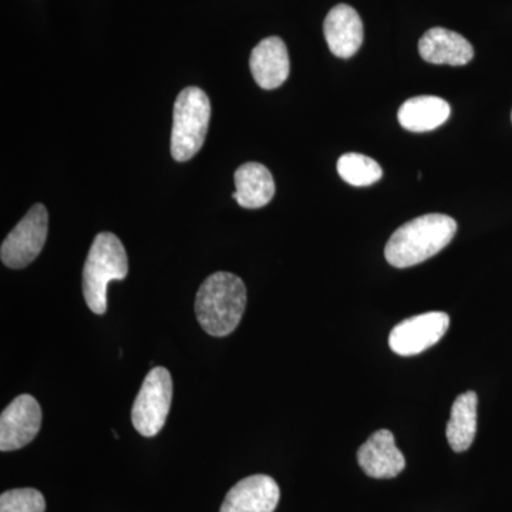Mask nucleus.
<instances>
[{"label": "nucleus", "mask_w": 512, "mask_h": 512, "mask_svg": "<svg viewBox=\"0 0 512 512\" xmlns=\"http://www.w3.org/2000/svg\"><path fill=\"white\" fill-rule=\"evenodd\" d=\"M247 308V288L239 276L215 272L208 276L195 299V313L208 335L222 338L234 332Z\"/></svg>", "instance_id": "f257e3e1"}, {"label": "nucleus", "mask_w": 512, "mask_h": 512, "mask_svg": "<svg viewBox=\"0 0 512 512\" xmlns=\"http://www.w3.org/2000/svg\"><path fill=\"white\" fill-rule=\"evenodd\" d=\"M42 427V409L29 394L16 397L0 416V450L15 451L28 446Z\"/></svg>", "instance_id": "6e6552de"}, {"label": "nucleus", "mask_w": 512, "mask_h": 512, "mask_svg": "<svg viewBox=\"0 0 512 512\" xmlns=\"http://www.w3.org/2000/svg\"><path fill=\"white\" fill-rule=\"evenodd\" d=\"M46 501L35 488H16L0 495V512H45Z\"/></svg>", "instance_id": "a211bd4d"}, {"label": "nucleus", "mask_w": 512, "mask_h": 512, "mask_svg": "<svg viewBox=\"0 0 512 512\" xmlns=\"http://www.w3.org/2000/svg\"><path fill=\"white\" fill-rule=\"evenodd\" d=\"M456 232L457 222L448 215H421L394 232L384 255L394 268H410L443 251Z\"/></svg>", "instance_id": "f03ea898"}, {"label": "nucleus", "mask_w": 512, "mask_h": 512, "mask_svg": "<svg viewBox=\"0 0 512 512\" xmlns=\"http://www.w3.org/2000/svg\"><path fill=\"white\" fill-rule=\"evenodd\" d=\"M235 187V201L248 210L265 207L275 195L274 177L259 163L241 165L235 173Z\"/></svg>", "instance_id": "4468645a"}, {"label": "nucleus", "mask_w": 512, "mask_h": 512, "mask_svg": "<svg viewBox=\"0 0 512 512\" xmlns=\"http://www.w3.org/2000/svg\"><path fill=\"white\" fill-rule=\"evenodd\" d=\"M211 120V101L198 87H187L174 104L171 154L174 160H191L204 146Z\"/></svg>", "instance_id": "20e7f679"}, {"label": "nucleus", "mask_w": 512, "mask_h": 512, "mask_svg": "<svg viewBox=\"0 0 512 512\" xmlns=\"http://www.w3.org/2000/svg\"><path fill=\"white\" fill-rule=\"evenodd\" d=\"M47 231L49 214L45 205L36 204L3 241L0 249L3 264L12 269L32 264L45 247Z\"/></svg>", "instance_id": "423d86ee"}, {"label": "nucleus", "mask_w": 512, "mask_h": 512, "mask_svg": "<svg viewBox=\"0 0 512 512\" xmlns=\"http://www.w3.org/2000/svg\"><path fill=\"white\" fill-rule=\"evenodd\" d=\"M423 60L431 64L466 66L474 57V47L460 33L444 28L427 30L419 42Z\"/></svg>", "instance_id": "ddd939ff"}, {"label": "nucleus", "mask_w": 512, "mask_h": 512, "mask_svg": "<svg viewBox=\"0 0 512 512\" xmlns=\"http://www.w3.org/2000/svg\"><path fill=\"white\" fill-rule=\"evenodd\" d=\"M357 461L366 476L377 480L397 477L406 467V458L389 430L373 433L357 451Z\"/></svg>", "instance_id": "9d476101"}, {"label": "nucleus", "mask_w": 512, "mask_h": 512, "mask_svg": "<svg viewBox=\"0 0 512 512\" xmlns=\"http://www.w3.org/2000/svg\"><path fill=\"white\" fill-rule=\"evenodd\" d=\"M451 107L436 96H419L404 101L400 107L399 123L412 133H427L443 126L450 119Z\"/></svg>", "instance_id": "2eb2a0df"}, {"label": "nucleus", "mask_w": 512, "mask_h": 512, "mask_svg": "<svg viewBox=\"0 0 512 512\" xmlns=\"http://www.w3.org/2000/svg\"><path fill=\"white\" fill-rule=\"evenodd\" d=\"M128 274L124 245L111 232L94 238L83 269V293L90 311L104 315L107 311V288L111 281H123Z\"/></svg>", "instance_id": "7ed1b4c3"}, {"label": "nucleus", "mask_w": 512, "mask_h": 512, "mask_svg": "<svg viewBox=\"0 0 512 512\" xmlns=\"http://www.w3.org/2000/svg\"><path fill=\"white\" fill-rule=\"evenodd\" d=\"M338 173L343 181L355 187H369L383 177L380 164L363 154H343L338 161Z\"/></svg>", "instance_id": "f3484780"}, {"label": "nucleus", "mask_w": 512, "mask_h": 512, "mask_svg": "<svg viewBox=\"0 0 512 512\" xmlns=\"http://www.w3.org/2000/svg\"><path fill=\"white\" fill-rule=\"evenodd\" d=\"M477 404V393L466 392L460 394L451 407L446 436L448 444L456 453L467 451L476 439Z\"/></svg>", "instance_id": "dca6fc26"}, {"label": "nucleus", "mask_w": 512, "mask_h": 512, "mask_svg": "<svg viewBox=\"0 0 512 512\" xmlns=\"http://www.w3.org/2000/svg\"><path fill=\"white\" fill-rule=\"evenodd\" d=\"M281 490L274 478L256 474L244 478L228 491L220 512H274Z\"/></svg>", "instance_id": "1a4fd4ad"}, {"label": "nucleus", "mask_w": 512, "mask_h": 512, "mask_svg": "<svg viewBox=\"0 0 512 512\" xmlns=\"http://www.w3.org/2000/svg\"><path fill=\"white\" fill-rule=\"evenodd\" d=\"M173 402V379L165 367H154L141 384L133 404L134 429L144 437H154L163 429Z\"/></svg>", "instance_id": "39448f33"}, {"label": "nucleus", "mask_w": 512, "mask_h": 512, "mask_svg": "<svg viewBox=\"0 0 512 512\" xmlns=\"http://www.w3.org/2000/svg\"><path fill=\"white\" fill-rule=\"evenodd\" d=\"M450 326V316L444 312H429L413 316L394 326L389 346L396 355L416 356L439 343Z\"/></svg>", "instance_id": "0eeeda50"}, {"label": "nucleus", "mask_w": 512, "mask_h": 512, "mask_svg": "<svg viewBox=\"0 0 512 512\" xmlns=\"http://www.w3.org/2000/svg\"><path fill=\"white\" fill-rule=\"evenodd\" d=\"M330 52L340 59L355 56L363 43V22L352 6H335L323 23Z\"/></svg>", "instance_id": "f8f14e48"}, {"label": "nucleus", "mask_w": 512, "mask_h": 512, "mask_svg": "<svg viewBox=\"0 0 512 512\" xmlns=\"http://www.w3.org/2000/svg\"><path fill=\"white\" fill-rule=\"evenodd\" d=\"M252 76L256 84L265 90L278 89L291 72L288 49L281 37H268L252 50L249 59Z\"/></svg>", "instance_id": "9b49d317"}, {"label": "nucleus", "mask_w": 512, "mask_h": 512, "mask_svg": "<svg viewBox=\"0 0 512 512\" xmlns=\"http://www.w3.org/2000/svg\"><path fill=\"white\" fill-rule=\"evenodd\" d=\"M511 119H512V114H511Z\"/></svg>", "instance_id": "6ab92c4d"}]
</instances>
